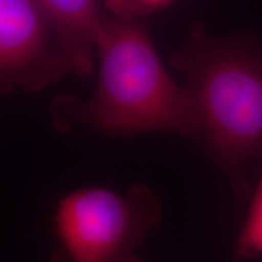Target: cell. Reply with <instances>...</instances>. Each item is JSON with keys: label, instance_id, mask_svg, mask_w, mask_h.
Returning <instances> with one entry per match:
<instances>
[{"label": "cell", "instance_id": "obj_6", "mask_svg": "<svg viewBox=\"0 0 262 262\" xmlns=\"http://www.w3.org/2000/svg\"><path fill=\"white\" fill-rule=\"evenodd\" d=\"M260 158L262 159V156ZM238 253L247 257L262 255V175L238 238Z\"/></svg>", "mask_w": 262, "mask_h": 262}, {"label": "cell", "instance_id": "obj_5", "mask_svg": "<svg viewBox=\"0 0 262 262\" xmlns=\"http://www.w3.org/2000/svg\"><path fill=\"white\" fill-rule=\"evenodd\" d=\"M56 26L72 74L86 77L94 68L103 14L97 0H37Z\"/></svg>", "mask_w": 262, "mask_h": 262}, {"label": "cell", "instance_id": "obj_2", "mask_svg": "<svg viewBox=\"0 0 262 262\" xmlns=\"http://www.w3.org/2000/svg\"><path fill=\"white\" fill-rule=\"evenodd\" d=\"M171 64L187 80L198 137L228 173L238 195H245L242 168L251 157L262 156V47L211 38L194 24Z\"/></svg>", "mask_w": 262, "mask_h": 262}, {"label": "cell", "instance_id": "obj_7", "mask_svg": "<svg viewBox=\"0 0 262 262\" xmlns=\"http://www.w3.org/2000/svg\"><path fill=\"white\" fill-rule=\"evenodd\" d=\"M171 3L172 0H103L111 16L125 21H140L168 8Z\"/></svg>", "mask_w": 262, "mask_h": 262}, {"label": "cell", "instance_id": "obj_8", "mask_svg": "<svg viewBox=\"0 0 262 262\" xmlns=\"http://www.w3.org/2000/svg\"><path fill=\"white\" fill-rule=\"evenodd\" d=\"M112 262H146L145 260H142V258L137 256L134 253H131L129 255H125V256H122L119 258H117V260H114Z\"/></svg>", "mask_w": 262, "mask_h": 262}, {"label": "cell", "instance_id": "obj_4", "mask_svg": "<svg viewBox=\"0 0 262 262\" xmlns=\"http://www.w3.org/2000/svg\"><path fill=\"white\" fill-rule=\"evenodd\" d=\"M71 73L61 37L37 0H0V81L38 91Z\"/></svg>", "mask_w": 262, "mask_h": 262}, {"label": "cell", "instance_id": "obj_3", "mask_svg": "<svg viewBox=\"0 0 262 262\" xmlns=\"http://www.w3.org/2000/svg\"><path fill=\"white\" fill-rule=\"evenodd\" d=\"M160 202L145 186L126 194L84 188L62 199L55 227L61 248L54 262H112L134 251L159 220Z\"/></svg>", "mask_w": 262, "mask_h": 262}, {"label": "cell", "instance_id": "obj_1", "mask_svg": "<svg viewBox=\"0 0 262 262\" xmlns=\"http://www.w3.org/2000/svg\"><path fill=\"white\" fill-rule=\"evenodd\" d=\"M96 54V93L88 101L57 97L51 106L55 125L66 130L81 122L110 135L166 131L198 136L191 98L170 78L146 25L103 14Z\"/></svg>", "mask_w": 262, "mask_h": 262}]
</instances>
